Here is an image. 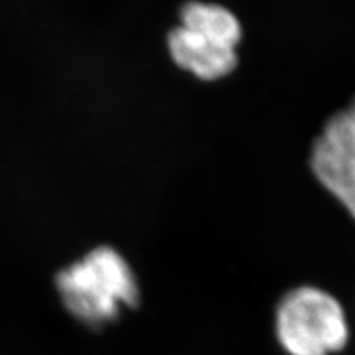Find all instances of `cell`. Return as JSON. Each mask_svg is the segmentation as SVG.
I'll return each mask as SVG.
<instances>
[{
    "label": "cell",
    "mask_w": 355,
    "mask_h": 355,
    "mask_svg": "<svg viewBox=\"0 0 355 355\" xmlns=\"http://www.w3.org/2000/svg\"><path fill=\"white\" fill-rule=\"evenodd\" d=\"M168 50L173 61L202 81L229 76L237 66V48L178 25L168 35Z\"/></svg>",
    "instance_id": "277c9868"
},
{
    "label": "cell",
    "mask_w": 355,
    "mask_h": 355,
    "mask_svg": "<svg viewBox=\"0 0 355 355\" xmlns=\"http://www.w3.org/2000/svg\"><path fill=\"white\" fill-rule=\"evenodd\" d=\"M64 308L91 329L119 318L122 308H135L140 290L130 265L112 247H97L56 275Z\"/></svg>",
    "instance_id": "6da1fadb"
},
{
    "label": "cell",
    "mask_w": 355,
    "mask_h": 355,
    "mask_svg": "<svg viewBox=\"0 0 355 355\" xmlns=\"http://www.w3.org/2000/svg\"><path fill=\"white\" fill-rule=\"evenodd\" d=\"M311 168L355 219V99L326 122L313 145Z\"/></svg>",
    "instance_id": "3957f363"
},
{
    "label": "cell",
    "mask_w": 355,
    "mask_h": 355,
    "mask_svg": "<svg viewBox=\"0 0 355 355\" xmlns=\"http://www.w3.org/2000/svg\"><path fill=\"white\" fill-rule=\"evenodd\" d=\"M277 336L290 355H331L349 339L345 313L334 296L314 286H301L279 301Z\"/></svg>",
    "instance_id": "7a4b0ae2"
},
{
    "label": "cell",
    "mask_w": 355,
    "mask_h": 355,
    "mask_svg": "<svg viewBox=\"0 0 355 355\" xmlns=\"http://www.w3.org/2000/svg\"><path fill=\"white\" fill-rule=\"evenodd\" d=\"M181 25L232 48H237L242 38L241 21L229 8L219 3L199 0L184 3L181 8Z\"/></svg>",
    "instance_id": "5b68a950"
}]
</instances>
